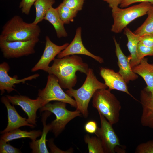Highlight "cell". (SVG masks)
<instances>
[{
	"instance_id": "1",
	"label": "cell",
	"mask_w": 153,
	"mask_h": 153,
	"mask_svg": "<svg viewBox=\"0 0 153 153\" xmlns=\"http://www.w3.org/2000/svg\"><path fill=\"white\" fill-rule=\"evenodd\" d=\"M53 61L47 73L54 75L61 87L64 89H69L75 86L77 81V71L86 75L89 71L88 64L84 62L82 58L77 55L67 56L61 58H55Z\"/></svg>"
},
{
	"instance_id": "2",
	"label": "cell",
	"mask_w": 153,
	"mask_h": 153,
	"mask_svg": "<svg viewBox=\"0 0 153 153\" xmlns=\"http://www.w3.org/2000/svg\"><path fill=\"white\" fill-rule=\"evenodd\" d=\"M85 81L78 89L73 88L67 89L66 93L71 97H73L76 105V110L79 111L85 118L88 115V107L89 103L95 92L98 89L108 87L105 83L97 79L93 70L89 68Z\"/></svg>"
},
{
	"instance_id": "3",
	"label": "cell",
	"mask_w": 153,
	"mask_h": 153,
	"mask_svg": "<svg viewBox=\"0 0 153 153\" xmlns=\"http://www.w3.org/2000/svg\"><path fill=\"white\" fill-rule=\"evenodd\" d=\"M41 32L37 24L26 22L20 16L15 15L3 26L0 36L8 42L26 41L39 38Z\"/></svg>"
},
{
	"instance_id": "4",
	"label": "cell",
	"mask_w": 153,
	"mask_h": 153,
	"mask_svg": "<svg viewBox=\"0 0 153 153\" xmlns=\"http://www.w3.org/2000/svg\"><path fill=\"white\" fill-rule=\"evenodd\" d=\"M93 106L112 125L119 120L121 106L111 91L105 88L97 90L93 97Z\"/></svg>"
},
{
	"instance_id": "5",
	"label": "cell",
	"mask_w": 153,
	"mask_h": 153,
	"mask_svg": "<svg viewBox=\"0 0 153 153\" xmlns=\"http://www.w3.org/2000/svg\"><path fill=\"white\" fill-rule=\"evenodd\" d=\"M152 5L149 3L142 2L127 8L112 10L114 23L111 31L116 33L121 32L133 20L147 14Z\"/></svg>"
},
{
	"instance_id": "6",
	"label": "cell",
	"mask_w": 153,
	"mask_h": 153,
	"mask_svg": "<svg viewBox=\"0 0 153 153\" xmlns=\"http://www.w3.org/2000/svg\"><path fill=\"white\" fill-rule=\"evenodd\" d=\"M66 103L57 101L52 103H48L39 109L40 111H48L55 115L56 119L50 123V131L55 137L58 136L65 129L67 124L75 118L82 115L76 109L71 111L66 108Z\"/></svg>"
},
{
	"instance_id": "7",
	"label": "cell",
	"mask_w": 153,
	"mask_h": 153,
	"mask_svg": "<svg viewBox=\"0 0 153 153\" xmlns=\"http://www.w3.org/2000/svg\"><path fill=\"white\" fill-rule=\"evenodd\" d=\"M56 77L49 74L45 87L39 90L38 97L41 100L42 107L52 101H56L68 103L76 108L75 101L62 90Z\"/></svg>"
},
{
	"instance_id": "8",
	"label": "cell",
	"mask_w": 153,
	"mask_h": 153,
	"mask_svg": "<svg viewBox=\"0 0 153 153\" xmlns=\"http://www.w3.org/2000/svg\"><path fill=\"white\" fill-rule=\"evenodd\" d=\"M39 41L37 38L26 41L8 42L0 36V48L5 58H18L34 54L35 46Z\"/></svg>"
},
{
	"instance_id": "9",
	"label": "cell",
	"mask_w": 153,
	"mask_h": 153,
	"mask_svg": "<svg viewBox=\"0 0 153 153\" xmlns=\"http://www.w3.org/2000/svg\"><path fill=\"white\" fill-rule=\"evenodd\" d=\"M101 126L98 127L95 133L101 141L105 153H114L116 148L121 146L118 138L110 124L100 113H99Z\"/></svg>"
},
{
	"instance_id": "10",
	"label": "cell",
	"mask_w": 153,
	"mask_h": 153,
	"mask_svg": "<svg viewBox=\"0 0 153 153\" xmlns=\"http://www.w3.org/2000/svg\"><path fill=\"white\" fill-rule=\"evenodd\" d=\"M13 105L20 106L27 114L29 123L36 125V112L42 107V101L38 97L35 99H31L27 96L21 95L6 96Z\"/></svg>"
},
{
	"instance_id": "11",
	"label": "cell",
	"mask_w": 153,
	"mask_h": 153,
	"mask_svg": "<svg viewBox=\"0 0 153 153\" xmlns=\"http://www.w3.org/2000/svg\"><path fill=\"white\" fill-rule=\"evenodd\" d=\"M45 39V46L43 52L38 62L32 68V72L42 70L47 72L50 62L69 44L66 43L61 46L58 45L53 42L48 36L46 37Z\"/></svg>"
},
{
	"instance_id": "12",
	"label": "cell",
	"mask_w": 153,
	"mask_h": 153,
	"mask_svg": "<svg viewBox=\"0 0 153 153\" xmlns=\"http://www.w3.org/2000/svg\"><path fill=\"white\" fill-rule=\"evenodd\" d=\"M10 70L8 64L4 62L0 64V90L1 94H3L6 90L8 93L15 91V84L22 83H25L28 80L36 79L39 76L38 73H35L22 79H18L17 76L13 77L9 76L8 72Z\"/></svg>"
},
{
	"instance_id": "13",
	"label": "cell",
	"mask_w": 153,
	"mask_h": 153,
	"mask_svg": "<svg viewBox=\"0 0 153 153\" xmlns=\"http://www.w3.org/2000/svg\"><path fill=\"white\" fill-rule=\"evenodd\" d=\"M81 32V27L77 28L75 36L71 42L57 55V58H61L67 56L82 54L93 58L100 63H103L104 60L102 58L92 54L85 47L82 42Z\"/></svg>"
},
{
	"instance_id": "14",
	"label": "cell",
	"mask_w": 153,
	"mask_h": 153,
	"mask_svg": "<svg viewBox=\"0 0 153 153\" xmlns=\"http://www.w3.org/2000/svg\"><path fill=\"white\" fill-rule=\"evenodd\" d=\"M100 73L105 84L109 90H115L124 92L137 100L129 92L127 83L119 72H116L112 69L101 67Z\"/></svg>"
},
{
	"instance_id": "15",
	"label": "cell",
	"mask_w": 153,
	"mask_h": 153,
	"mask_svg": "<svg viewBox=\"0 0 153 153\" xmlns=\"http://www.w3.org/2000/svg\"><path fill=\"white\" fill-rule=\"evenodd\" d=\"M1 101L7 110L8 124L6 128L1 132V134L8 132L24 126H29L32 128L35 127V125L29 123L27 118L22 117L19 114L14 105H11L6 96H2L1 98Z\"/></svg>"
},
{
	"instance_id": "16",
	"label": "cell",
	"mask_w": 153,
	"mask_h": 153,
	"mask_svg": "<svg viewBox=\"0 0 153 153\" xmlns=\"http://www.w3.org/2000/svg\"><path fill=\"white\" fill-rule=\"evenodd\" d=\"M140 98L142 108L141 124L153 129V94L144 88L141 91Z\"/></svg>"
},
{
	"instance_id": "17",
	"label": "cell",
	"mask_w": 153,
	"mask_h": 153,
	"mask_svg": "<svg viewBox=\"0 0 153 153\" xmlns=\"http://www.w3.org/2000/svg\"><path fill=\"white\" fill-rule=\"evenodd\" d=\"M115 46V52L118 59V64L119 67V73L123 77L125 82L128 83L138 78L137 74L134 72L130 64L131 57L125 56L117 42L115 38H113Z\"/></svg>"
},
{
	"instance_id": "18",
	"label": "cell",
	"mask_w": 153,
	"mask_h": 153,
	"mask_svg": "<svg viewBox=\"0 0 153 153\" xmlns=\"http://www.w3.org/2000/svg\"><path fill=\"white\" fill-rule=\"evenodd\" d=\"M52 113L50 111H45L42 115L41 121L43 125V129L41 136L40 139L32 141L30 143V147L32 150L31 153H49L46 146V137L48 132L50 131L51 126L50 123L46 124V121L47 118Z\"/></svg>"
},
{
	"instance_id": "19",
	"label": "cell",
	"mask_w": 153,
	"mask_h": 153,
	"mask_svg": "<svg viewBox=\"0 0 153 153\" xmlns=\"http://www.w3.org/2000/svg\"><path fill=\"white\" fill-rule=\"evenodd\" d=\"M132 70L143 79L147 85L146 89L153 94V64L149 63L148 59L144 58L138 65L132 68Z\"/></svg>"
},
{
	"instance_id": "20",
	"label": "cell",
	"mask_w": 153,
	"mask_h": 153,
	"mask_svg": "<svg viewBox=\"0 0 153 153\" xmlns=\"http://www.w3.org/2000/svg\"><path fill=\"white\" fill-rule=\"evenodd\" d=\"M124 33L128 39L127 46L130 53V64L132 68L138 65L140 62L137 55V46L140 42V36L133 32L126 27L124 29Z\"/></svg>"
},
{
	"instance_id": "21",
	"label": "cell",
	"mask_w": 153,
	"mask_h": 153,
	"mask_svg": "<svg viewBox=\"0 0 153 153\" xmlns=\"http://www.w3.org/2000/svg\"><path fill=\"white\" fill-rule=\"evenodd\" d=\"M44 20L48 21L52 24L58 38L67 36V33L64 27V23L60 18L56 8H51L46 14Z\"/></svg>"
},
{
	"instance_id": "22",
	"label": "cell",
	"mask_w": 153,
	"mask_h": 153,
	"mask_svg": "<svg viewBox=\"0 0 153 153\" xmlns=\"http://www.w3.org/2000/svg\"><path fill=\"white\" fill-rule=\"evenodd\" d=\"M40 130H32L29 131H22L17 128L2 134L0 138L6 142L22 138H28L32 141L36 140L37 138L41 135Z\"/></svg>"
},
{
	"instance_id": "23",
	"label": "cell",
	"mask_w": 153,
	"mask_h": 153,
	"mask_svg": "<svg viewBox=\"0 0 153 153\" xmlns=\"http://www.w3.org/2000/svg\"><path fill=\"white\" fill-rule=\"evenodd\" d=\"M54 0H37L34 3L36 16L33 23L37 24L43 20L48 10L54 3Z\"/></svg>"
},
{
	"instance_id": "24",
	"label": "cell",
	"mask_w": 153,
	"mask_h": 153,
	"mask_svg": "<svg viewBox=\"0 0 153 153\" xmlns=\"http://www.w3.org/2000/svg\"><path fill=\"white\" fill-rule=\"evenodd\" d=\"M147 14L148 17L146 20L134 32L135 33L139 36L153 34V5Z\"/></svg>"
},
{
	"instance_id": "25",
	"label": "cell",
	"mask_w": 153,
	"mask_h": 153,
	"mask_svg": "<svg viewBox=\"0 0 153 153\" xmlns=\"http://www.w3.org/2000/svg\"><path fill=\"white\" fill-rule=\"evenodd\" d=\"M84 141L88 144L89 153H105L100 139L96 136L90 137L87 134L84 137Z\"/></svg>"
},
{
	"instance_id": "26",
	"label": "cell",
	"mask_w": 153,
	"mask_h": 153,
	"mask_svg": "<svg viewBox=\"0 0 153 153\" xmlns=\"http://www.w3.org/2000/svg\"><path fill=\"white\" fill-rule=\"evenodd\" d=\"M58 14L64 24H69L73 21L78 11L73 10L67 7L62 3L56 8Z\"/></svg>"
},
{
	"instance_id": "27",
	"label": "cell",
	"mask_w": 153,
	"mask_h": 153,
	"mask_svg": "<svg viewBox=\"0 0 153 153\" xmlns=\"http://www.w3.org/2000/svg\"><path fill=\"white\" fill-rule=\"evenodd\" d=\"M137 55L138 59L141 61L145 56H153V48L146 46L139 42L137 46Z\"/></svg>"
},
{
	"instance_id": "28",
	"label": "cell",
	"mask_w": 153,
	"mask_h": 153,
	"mask_svg": "<svg viewBox=\"0 0 153 153\" xmlns=\"http://www.w3.org/2000/svg\"><path fill=\"white\" fill-rule=\"evenodd\" d=\"M135 153H153V140L141 143L136 147Z\"/></svg>"
},
{
	"instance_id": "29",
	"label": "cell",
	"mask_w": 153,
	"mask_h": 153,
	"mask_svg": "<svg viewBox=\"0 0 153 153\" xmlns=\"http://www.w3.org/2000/svg\"><path fill=\"white\" fill-rule=\"evenodd\" d=\"M84 0H63L62 3L69 8L77 11L82 9Z\"/></svg>"
},
{
	"instance_id": "30",
	"label": "cell",
	"mask_w": 153,
	"mask_h": 153,
	"mask_svg": "<svg viewBox=\"0 0 153 153\" xmlns=\"http://www.w3.org/2000/svg\"><path fill=\"white\" fill-rule=\"evenodd\" d=\"M4 140H0V153H20V150L15 148Z\"/></svg>"
},
{
	"instance_id": "31",
	"label": "cell",
	"mask_w": 153,
	"mask_h": 153,
	"mask_svg": "<svg viewBox=\"0 0 153 153\" xmlns=\"http://www.w3.org/2000/svg\"><path fill=\"white\" fill-rule=\"evenodd\" d=\"M37 0H21L20 3L19 8L22 13L28 15L31 7Z\"/></svg>"
},
{
	"instance_id": "32",
	"label": "cell",
	"mask_w": 153,
	"mask_h": 153,
	"mask_svg": "<svg viewBox=\"0 0 153 153\" xmlns=\"http://www.w3.org/2000/svg\"><path fill=\"white\" fill-rule=\"evenodd\" d=\"M48 145L50 149V153H73V151L72 148L66 151H63L58 148L54 144V139H50L48 141Z\"/></svg>"
},
{
	"instance_id": "33",
	"label": "cell",
	"mask_w": 153,
	"mask_h": 153,
	"mask_svg": "<svg viewBox=\"0 0 153 153\" xmlns=\"http://www.w3.org/2000/svg\"><path fill=\"white\" fill-rule=\"evenodd\" d=\"M98 127L96 122L94 120H90L87 122L84 126L85 131L89 133H95Z\"/></svg>"
},
{
	"instance_id": "34",
	"label": "cell",
	"mask_w": 153,
	"mask_h": 153,
	"mask_svg": "<svg viewBox=\"0 0 153 153\" xmlns=\"http://www.w3.org/2000/svg\"><path fill=\"white\" fill-rule=\"evenodd\" d=\"M139 41L144 45L153 48V34L140 36Z\"/></svg>"
},
{
	"instance_id": "35",
	"label": "cell",
	"mask_w": 153,
	"mask_h": 153,
	"mask_svg": "<svg viewBox=\"0 0 153 153\" xmlns=\"http://www.w3.org/2000/svg\"><path fill=\"white\" fill-rule=\"evenodd\" d=\"M137 2H148L153 5V0H122L120 4V7L123 8Z\"/></svg>"
},
{
	"instance_id": "36",
	"label": "cell",
	"mask_w": 153,
	"mask_h": 153,
	"mask_svg": "<svg viewBox=\"0 0 153 153\" xmlns=\"http://www.w3.org/2000/svg\"><path fill=\"white\" fill-rule=\"evenodd\" d=\"M107 2L109 5V7L112 10L118 7V6L120 4L122 0H103Z\"/></svg>"
},
{
	"instance_id": "37",
	"label": "cell",
	"mask_w": 153,
	"mask_h": 153,
	"mask_svg": "<svg viewBox=\"0 0 153 153\" xmlns=\"http://www.w3.org/2000/svg\"></svg>"
}]
</instances>
